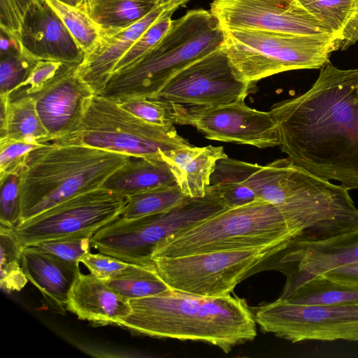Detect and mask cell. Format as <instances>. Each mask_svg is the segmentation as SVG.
Segmentation results:
<instances>
[{"label": "cell", "mask_w": 358, "mask_h": 358, "mask_svg": "<svg viewBox=\"0 0 358 358\" xmlns=\"http://www.w3.org/2000/svg\"><path fill=\"white\" fill-rule=\"evenodd\" d=\"M210 12L222 29L333 36L299 0H213Z\"/></svg>", "instance_id": "cell-15"}, {"label": "cell", "mask_w": 358, "mask_h": 358, "mask_svg": "<svg viewBox=\"0 0 358 358\" xmlns=\"http://www.w3.org/2000/svg\"><path fill=\"white\" fill-rule=\"evenodd\" d=\"M301 234L278 207L256 200L166 237L156 245L152 258L282 245Z\"/></svg>", "instance_id": "cell-6"}, {"label": "cell", "mask_w": 358, "mask_h": 358, "mask_svg": "<svg viewBox=\"0 0 358 358\" xmlns=\"http://www.w3.org/2000/svg\"><path fill=\"white\" fill-rule=\"evenodd\" d=\"M43 144L0 140V177L9 173L20 175L29 154Z\"/></svg>", "instance_id": "cell-39"}, {"label": "cell", "mask_w": 358, "mask_h": 358, "mask_svg": "<svg viewBox=\"0 0 358 358\" xmlns=\"http://www.w3.org/2000/svg\"><path fill=\"white\" fill-rule=\"evenodd\" d=\"M252 85L236 76L222 46L182 69L148 99L217 106L245 100Z\"/></svg>", "instance_id": "cell-13"}, {"label": "cell", "mask_w": 358, "mask_h": 358, "mask_svg": "<svg viewBox=\"0 0 358 358\" xmlns=\"http://www.w3.org/2000/svg\"><path fill=\"white\" fill-rule=\"evenodd\" d=\"M280 298L299 304H358V286L336 282L320 275L282 292Z\"/></svg>", "instance_id": "cell-27"}, {"label": "cell", "mask_w": 358, "mask_h": 358, "mask_svg": "<svg viewBox=\"0 0 358 358\" xmlns=\"http://www.w3.org/2000/svg\"><path fill=\"white\" fill-rule=\"evenodd\" d=\"M76 65L63 64L40 91L31 95L50 141L64 136L78 124L88 99L95 93L78 76Z\"/></svg>", "instance_id": "cell-17"}, {"label": "cell", "mask_w": 358, "mask_h": 358, "mask_svg": "<svg viewBox=\"0 0 358 358\" xmlns=\"http://www.w3.org/2000/svg\"><path fill=\"white\" fill-rule=\"evenodd\" d=\"M23 249L15 228L0 224V285L4 292L20 291L29 281L22 266Z\"/></svg>", "instance_id": "cell-30"}, {"label": "cell", "mask_w": 358, "mask_h": 358, "mask_svg": "<svg viewBox=\"0 0 358 358\" xmlns=\"http://www.w3.org/2000/svg\"><path fill=\"white\" fill-rule=\"evenodd\" d=\"M20 41L23 49L37 60L78 66L85 57L83 50L48 2L27 16Z\"/></svg>", "instance_id": "cell-19"}, {"label": "cell", "mask_w": 358, "mask_h": 358, "mask_svg": "<svg viewBox=\"0 0 358 358\" xmlns=\"http://www.w3.org/2000/svg\"><path fill=\"white\" fill-rule=\"evenodd\" d=\"M223 43V29L210 10H189L173 20L169 30L145 55L114 73L99 95L117 103L150 98L176 73Z\"/></svg>", "instance_id": "cell-5"}, {"label": "cell", "mask_w": 358, "mask_h": 358, "mask_svg": "<svg viewBox=\"0 0 358 358\" xmlns=\"http://www.w3.org/2000/svg\"><path fill=\"white\" fill-rule=\"evenodd\" d=\"M160 4L162 0H87L81 9L104 31L129 27Z\"/></svg>", "instance_id": "cell-26"}, {"label": "cell", "mask_w": 358, "mask_h": 358, "mask_svg": "<svg viewBox=\"0 0 358 358\" xmlns=\"http://www.w3.org/2000/svg\"><path fill=\"white\" fill-rule=\"evenodd\" d=\"M66 309L80 320L99 324H117L131 313L129 299L105 280L81 273L70 291Z\"/></svg>", "instance_id": "cell-21"}, {"label": "cell", "mask_w": 358, "mask_h": 358, "mask_svg": "<svg viewBox=\"0 0 358 358\" xmlns=\"http://www.w3.org/2000/svg\"><path fill=\"white\" fill-rule=\"evenodd\" d=\"M20 174L0 177V224L15 228L21 220Z\"/></svg>", "instance_id": "cell-36"}, {"label": "cell", "mask_w": 358, "mask_h": 358, "mask_svg": "<svg viewBox=\"0 0 358 358\" xmlns=\"http://www.w3.org/2000/svg\"><path fill=\"white\" fill-rule=\"evenodd\" d=\"M214 251L152 259L162 279L173 289L210 297L229 294L255 269L287 245Z\"/></svg>", "instance_id": "cell-10"}, {"label": "cell", "mask_w": 358, "mask_h": 358, "mask_svg": "<svg viewBox=\"0 0 358 358\" xmlns=\"http://www.w3.org/2000/svg\"><path fill=\"white\" fill-rule=\"evenodd\" d=\"M59 16L78 45L86 54L97 43L100 29L81 8H75L59 0H47Z\"/></svg>", "instance_id": "cell-33"}, {"label": "cell", "mask_w": 358, "mask_h": 358, "mask_svg": "<svg viewBox=\"0 0 358 358\" xmlns=\"http://www.w3.org/2000/svg\"><path fill=\"white\" fill-rule=\"evenodd\" d=\"M130 157L74 144L45 143L33 150L20 175V222L101 187Z\"/></svg>", "instance_id": "cell-4"}, {"label": "cell", "mask_w": 358, "mask_h": 358, "mask_svg": "<svg viewBox=\"0 0 358 358\" xmlns=\"http://www.w3.org/2000/svg\"><path fill=\"white\" fill-rule=\"evenodd\" d=\"M47 143L85 145L134 157L163 159L162 151L192 145L175 127L148 123L117 102L94 94L78 126Z\"/></svg>", "instance_id": "cell-8"}, {"label": "cell", "mask_w": 358, "mask_h": 358, "mask_svg": "<svg viewBox=\"0 0 358 358\" xmlns=\"http://www.w3.org/2000/svg\"><path fill=\"white\" fill-rule=\"evenodd\" d=\"M190 0H162V4H168L170 6L180 8L185 5Z\"/></svg>", "instance_id": "cell-43"}, {"label": "cell", "mask_w": 358, "mask_h": 358, "mask_svg": "<svg viewBox=\"0 0 358 358\" xmlns=\"http://www.w3.org/2000/svg\"><path fill=\"white\" fill-rule=\"evenodd\" d=\"M129 303L131 313L117 325L149 336L202 341L228 353L257 336L253 312L230 294L210 297L170 289Z\"/></svg>", "instance_id": "cell-2"}, {"label": "cell", "mask_w": 358, "mask_h": 358, "mask_svg": "<svg viewBox=\"0 0 358 358\" xmlns=\"http://www.w3.org/2000/svg\"><path fill=\"white\" fill-rule=\"evenodd\" d=\"M177 185L169 166L164 159L131 156L112 173L102 187L129 196L159 187Z\"/></svg>", "instance_id": "cell-23"}, {"label": "cell", "mask_w": 358, "mask_h": 358, "mask_svg": "<svg viewBox=\"0 0 358 358\" xmlns=\"http://www.w3.org/2000/svg\"><path fill=\"white\" fill-rule=\"evenodd\" d=\"M178 8L160 4L129 27L100 31L97 43L85 54L83 62L77 67V73L95 94H99L113 73L117 62L136 40L164 13Z\"/></svg>", "instance_id": "cell-18"}, {"label": "cell", "mask_w": 358, "mask_h": 358, "mask_svg": "<svg viewBox=\"0 0 358 358\" xmlns=\"http://www.w3.org/2000/svg\"><path fill=\"white\" fill-rule=\"evenodd\" d=\"M223 48L236 76L253 84L290 70L320 69L341 42L327 35H299L259 29H223Z\"/></svg>", "instance_id": "cell-7"}, {"label": "cell", "mask_w": 358, "mask_h": 358, "mask_svg": "<svg viewBox=\"0 0 358 358\" xmlns=\"http://www.w3.org/2000/svg\"><path fill=\"white\" fill-rule=\"evenodd\" d=\"M185 198L178 185L152 189L127 196L120 217L133 219L166 212L178 206Z\"/></svg>", "instance_id": "cell-31"}, {"label": "cell", "mask_w": 358, "mask_h": 358, "mask_svg": "<svg viewBox=\"0 0 358 358\" xmlns=\"http://www.w3.org/2000/svg\"><path fill=\"white\" fill-rule=\"evenodd\" d=\"M329 33L340 41L357 22L358 0H299Z\"/></svg>", "instance_id": "cell-29"}, {"label": "cell", "mask_w": 358, "mask_h": 358, "mask_svg": "<svg viewBox=\"0 0 358 358\" xmlns=\"http://www.w3.org/2000/svg\"><path fill=\"white\" fill-rule=\"evenodd\" d=\"M92 237L90 234H80L41 242L33 246L66 262L80 263V259L90 252Z\"/></svg>", "instance_id": "cell-37"}, {"label": "cell", "mask_w": 358, "mask_h": 358, "mask_svg": "<svg viewBox=\"0 0 358 358\" xmlns=\"http://www.w3.org/2000/svg\"><path fill=\"white\" fill-rule=\"evenodd\" d=\"M80 262L92 275L105 281L120 275L129 264L101 252L94 254L90 252L80 259Z\"/></svg>", "instance_id": "cell-41"}, {"label": "cell", "mask_w": 358, "mask_h": 358, "mask_svg": "<svg viewBox=\"0 0 358 358\" xmlns=\"http://www.w3.org/2000/svg\"><path fill=\"white\" fill-rule=\"evenodd\" d=\"M253 313L262 331L292 343L358 341V304H299L279 298Z\"/></svg>", "instance_id": "cell-11"}, {"label": "cell", "mask_w": 358, "mask_h": 358, "mask_svg": "<svg viewBox=\"0 0 358 358\" xmlns=\"http://www.w3.org/2000/svg\"><path fill=\"white\" fill-rule=\"evenodd\" d=\"M0 140L45 143L49 134L37 112L34 99L25 96L10 101L0 95Z\"/></svg>", "instance_id": "cell-25"}, {"label": "cell", "mask_w": 358, "mask_h": 358, "mask_svg": "<svg viewBox=\"0 0 358 358\" xmlns=\"http://www.w3.org/2000/svg\"><path fill=\"white\" fill-rule=\"evenodd\" d=\"M176 10L171 9L164 13L136 40L117 62L113 73L135 62L163 37L172 24V15Z\"/></svg>", "instance_id": "cell-35"}, {"label": "cell", "mask_w": 358, "mask_h": 358, "mask_svg": "<svg viewBox=\"0 0 358 358\" xmlns=\"http://www.w3.org/2000/svg\"><path fill=\"white\" fill-rule=\"evenodd\" d=\"M62 64L59 62L39 60L28 78L8 95L9 100L31 96L40 91L55 77Z\"/></svg>", "instance_id": "cell-40"}, {"label": "cell", "mask_w": 358, "mask_h": 358, "mask_svg": "<svg viewBox=\"0 0 358 358\" xmlns=\"http://www.w3.org/2000/svg\"><path fill=\"white\" fill-rule=\"evenodd\" d=\"M269 113L278 146L294 164L358 189V69L329 62L309 90L274 104Z\"/></svg>", "instance_id": "cell-1"}, {"label": "cell", "mask_w": 358, "mask_h": 358, "mask_svg": "<svg viewBox=\"0 0 358 358\" xmlns=\"http://www.w3.org/2000/svg\"><path fill=\"white\" fill-rule=\"evenodd\" d=\"M47 0H0V28L20 41L24 22L29 13Z\"/></svg>", "instance_id": "cell-38"}, {"label": "cell", "mask_w": 358, "mask_h": 358, "mask_svg": "<svg viewBox=\"0 0 358 358\" xmlns=\"http://www.w3.org/2000/svg\"><path fill=\"white\" fill-rule=\"evenodd\" d=\"M258 200L278 207L303 234L337 235L358 227V209L348 189L294 164L288 157L259 166Z\"/></svg>", "instance_id": "cell-3"}, {"label": "cell", "mask_w": 358, "mask_h": 358, "mask_svg": "<svg viewBox=\"0 0 358 358\" xmlns=\"http://www.w3.org/2000/svg\"><path fill=\"white\" fill-rule=\"evenodd\" d=\"M106 282L128 299L157 295L171 289L161 277L154 262L129 264L120 275Z\"/></svg>", "instance_id": "cell-28"}, {"label": "cell", "mask_w": 358, "mask_h": 358, "mask_svg": "<svg viewBox=\"0 0 358 358\" xmlns=\"http://www.w3.org/2000/svg\"><path fill=\"white\" fill-rule=\"evenodd\" d=\"M259 166L228 156L220 159L211 174L209 188L227 209L258 200L254 178Z\"/></svg>", "instance_id": "cell-24"}, {"label": "cell", "mask_w": 358, "mask_h": 358, "mask_svg": "<svg viewBox=\"0 0 358 358\" xmlns=\"http://www.w3.org/2000/svg\"><path fill=\"white\" fill-rule=\"evenodd\" d=\"M357 262L358 227L326 237L297 236L268 259V268L286 275L285 292L311 277Z\"/></svg>", "instance_id": "cell-16"}, {"label": "cell", "mask_w": 358, "mask_h": 358, "mask_svg": "<svg viewBox=\"0 0 358 358\" xmlns=\"http://www.w3.org/2000/svg\"><path fill=\"white\" fill-rule=\"evenodd\" d=\"M0 95L8 96L29 76L39 61L26 52L20 42L1 49Z\"/></svg>", "instance_id": "cell-32"}, {"label": "cell", "mask_w": 358, "mask_h": 358, "mask_svg": "<svg viewBox=\"0 0 358 358\" xmlns=\"http://www.w3.org/2000/svg\"><path fill=\"white\" fill-rule=\"evenodd\" d=\"M184 196L203 197L209 188L216 162L226 157L223 147L188 146L161 152Z\"/></svg>", "instance_id": "cell-22"}, {"label": "cell", "mask_w": 358, "mask_h": 358, "mask_svg": "<svg viewBox=\"0 0 358 358\" xmlns=\"http://www.w3.org/2000/svg\"><path fill=\"white\" fill-rule=\"evenodd\" d=\"M127 197L99 187L67 199L15 228L24 247L80 234L93 236L117 219Z\"/></svg>", "instance_id": "cell-12"}, {"label": "cell", "mask_w": 358, "mask_h": 358, "mask_svg": "<svg viewBox=\"0 0 358 358\" xmlns=\"http://www.w3.org/2000/svg\"><path fill=\"white\" fill-rule=\"evenodd\" d=\"M244 101L217 106L172 103L174 123L192 126L210 140L259 148L278 145V128L269 111L250 108Z\"/></svg>", "instance_id": "cell-14"}, {"label": "cell", "mask_w": 358, "mask_h": 358, "mask_svg": "<svg viewBox=\"0 0 358 358\" xmlns=\"http://www.w3.org/2000/svg\"><path fill=\"white\" fill-rule=\"evenodd\" d=\"M321 275L336 282L358 286V262L329 270Z\"/></svg>", "instance_id": "cell-42"}, {"label": "cell", "mask_w": 358, "mask_h": 358, "mask_svg": "<svg viewBox=\"0 0 358 358\" xmlns=\"http://www.w3.org/2000/svg\"><path fill=\"white\" fill-rule=\"evenodd\" d=\"M227 209L208 188L203 197L185 196L166 212L133 219L119 217L97 231L91 245L99 252L126 263L151 264L155 248L166 237Z\"/></svg>", "instance_id": "cell-9"}, {"label": "cell", "mask_w": 358, "mask_h": 358, "mask_svg": "<svg viewBox=\"0 0 358 358\" xmlns=\"http://www.w3.org/2000/svg\"><path fill=\"white\" fill-rule=\"evenodd\" d=\"M86 1H87V0H80L82 7L83 6V5H84V4H85V3L86 2ZM82 7H81V8H82Z\"/></svg>", "instance_id": "cell-45"}, {"label": "cell", "mask_w": 358, "mask_h": 358, "mask_svg": "<svg viewBox=\"0 0 358 358\" xmlns=\"http://www.w3.org/2000/svg\"><path fill=\"white\" fill-rule=\"evenodd\" d=\"M118 103L126 110L148 123L164 127H174L172 103L138 97Z\"/></svg>", "instance_id": "cell-34"}, {"label": "cell", "mask_w": 358, "mask_h": 358, "mask_svg": "<svg viewBox=\"0 0 358 358\" xmlns=\"http://www.w3.org/2000/svg\"><path fill=\"white\" fill-rule=\"evenodd\" d=\"M75 8H81L82 6L80 0H59Z\"/></svg>", "instance_id": "cell-44"}, {"label": "cell", "mask_w": 358, "mask_h": 358, "mask_svg": "<svg viewBox=\"0 0 358 358\" xmlns=\"http://www.w3.org/2000/svg\"><path fill=\"white\" fill-rule=\"evenodd\" d=\"M22 266L28 280L52 310L64 315L70 291L80 273L79 263L66 262L31 245L24 247Z\"/></svg>", "instance_id": "cell-20"}]
</instances>
